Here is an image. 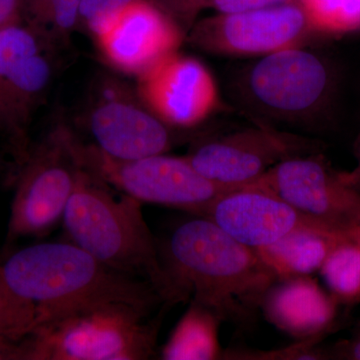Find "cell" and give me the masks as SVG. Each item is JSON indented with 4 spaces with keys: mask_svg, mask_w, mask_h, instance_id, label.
I'll use <instances>...</instances> for the list:
<instances>
[{
    "mask_svg": "<svg viewBox=\"0 0 360 360\" xmlns=\"http://www.w3.org/2000/svg\"><path fill=\"white\" fill-rule=\"evenodd\" d=\"M106 186L80 168L63 217L71 243L111 269L148 283L167 309L186 302L163 264L141 201L129 195L115 200Z\"/></svg>",
    "mask_w": 360,
    "mask_h": 360,
    "instance_id": "obj_3",
    "label": "cell"
},
{
    "mask_svg": "<svg viewBox=\"0 0 360 360\" xmlns=\"http://www.w3.org/2000/svg\"><path fill=\"white\" fill-rule=\"evenodd\" d=\"M248 186L276 196L330 229L347 232L359 222V189L315 153L281 161Z\"/></svg>",
    "mask_w": 360,
    "mask_h": 360,
    "instance_id": "obj_9",
    "label": "cell"
},
{
    "mask_svg": "<svg viewBox=\"0 0 360 360\" xmlns=\"http://www.w3.org/2000/svg\"><path fill=\"white\" fill-rule=\"evenodd\" d=\"M345 238V231L326 226H305L255 250L278 279L310 276L319 271L331 250Z\"/></svg>",
    "mask_w": 360,
    "mask_h": 360,
    "instance_id": "obj_17",
    "label": "cell"
},
{
    "mask_svg": "<svg viewBox=\"0 0 360 360\" xmlns=\"http://www.w3.org/2000/svg\"><path fill=\"white\" fill-rule=\"evenodd\" d=\"M355 225H359V226L360 227V217H359V222H357V224H355Z\"/></svg>",
    "mask_w": 360,
    "mask_h": 360,
    "instance_id": "obj_31",
    "label": "cell"
},
{
    "mask_svg": "<svg viewBox=\"0 0 360 360\" xmlns=\"http://www.w3.org/2000/svg\"><path fill=\"white\" fill-rule=\"evenodd\" d=\"M97 148L120 160L167 153L172 127L151 112L129 85L113 77L101 79L82 117Z\"/></svg>",
    "mask_w": 360,
    "mask_h": 360,
    "instance_id": "obj_10",
    "label": "cell"
},
{
    "mask_svg": "<svg viewBox=\"0 0 360 360\" xmlns=\"http://www.w3.org/2000/svg\"><path fill=\"white\" fill-rule=\"evenodd\" d=\"M80 0H30L32 20L28 25L52 45L70 39L78 26Z\"/></svg>",
    "mask_w": 360,
    "mask_h": 360,
    "instance_id": "obj_20",
    "label": "cell"
},
{
    "mask_svg": "<svg viewBox=\"0 0 360 360\" xmlns=\"http://www.w3.org/2000/svg\"><path fill=\"white\" fill-rule=\"evenodd\" d=\"M120 302L68 310L40 322L21 340L25 360H146L161 319Z\"/></svg>",
    "mask_w": 360,
    "mask_h": 360,
    "instance_id": "obj_4",
    "label": "cell"
},
{
    "mask_svg": "<svg viewBox=\"0 0 360 360\" xmlns=\"http://www.w3.org/2000/svg\"><path fill=\"white\" fill-rule=\"evenodd\" d=\"M329 295L338 304L360 302V245L345 238L331 250L321 269Z\"/></svg>",
    "mask_w": 360,
    "mask_h": 360,
    "instance_id": "obj_19",
    "label": "cell"
},
{
    "mask_svg": "<svg viewBox=\"0 0 360 360\" xmlns=\"http://www.w3.org/2000/svg\"><path fill=\"white\" fill-rule=\"evenodd\" d=\"M356 158L357 167L355 168L354 172H348L345 175H347V179L360 191V136L356 144Z\"/></svg>",
    "mask_w": 360,
    "mask_h": 360,
    "instance_id": "obj_28",
    "label": "cell"
},
{
    "mask_svg": "<svg viewBox=\"0 0 360 360\" xmlns=\"http://www.w3.org/2000/svg\"><path fill=\"white\" fill-rule=\"evenodd\" d=\"M135 0H80L78 26H84L94 40L115 25Z\"/></svg>",
    "mask_w": 360,
    "mask_h": 360,
    "instance_id": "obj_23",
    "label": "cell"
},
{
    "mask_svg": "<svg viewBox=\"0 0 360 360\" xmlns=\"http://www.w3.org/2000/svg\"><path fill=\"white\" fill-rule=\"evenodd\" d=\"M314 32H342L360 27V0H300Z\"/></svg>",
    "mask_w": 360,
    "mask_h": 360,
    "instance_id": "obj_21",
    "label": "cell"
},
{
    "mask_svg": "<svg viewBox=\"0 0 360 360\" xmlns=\"http://www.w3.org/2000/svg\"><path fill=\"white\" fill-rule=\"evenodd\" d=\"M200 217L212 220L253 250L272 245L302 227L326 226L303 217L276 196L248 186L222 194Z\"/></svg>",
    "mask_w": 360,
    "mask_h": 360,
    "instance_id": "obj_15",
    "label": "cell"
},
{
    "mask_svg": "<svg viewBox=\"0 0 360 360\" xmlns=\"http://www.w3.org/2000/svg\"><path fill=\"white\" fill-rule=\"evenodd\" d=\"M80 168L71 150L70 129L65 125H58L32 146L15 172L4 253L20 239L49 233L63 220Z\"/></svg>",
    "mask_w": 360,
    "mask_h": 360,
    "instance_id": "obj_7",
    "label": "cell"
},
{
    "mask_svg": "<svg viewBox=\"0 0 360 360\" xmlns=\"http://www.w3.org/2000/svg\"><path fill=\"white\" fill-rule=\"evenodd\" d=\"M35 321V305L16 295L0 271V335L21 341L34 328Z\"/></svg>",
    "mask_w": 360,
    "mask_h": 360,
    "instance_id": "obj_22",
    "label": "cell"
},
{
    "mask_svg": "<svg viewBox=\"0 0 360 360\" xmlns=\"http://www.w3.org/2000/svg\"><path fill=\"white\" fill-rule=\"evenodd\" d=\"M0 360H25L21 341L0 335Z\"/></svg>",
    "mask_w": 360,
    "mask_h": 360,
    "instance_id": "obj_27",
    "label": "cell"
},
{
    "mask_svg": "<svg viewBox=\"0 0 360 360\" xmlns=\"http://www.w3.org/2000/svg\"><path fill=\"white\" fill-rule=\"evenodd\" d=\"M206 1H207V0H195V4L198 9H200V7L205 6Z\"/></svg>",
    "mask_w": 360,
    "mask_h": 360,
    "instance_id": "obj_30",
    "label": "cell"
},
{
    "mask_svg": "<svg viewBox=\"0 0 360 360\" xmlns=\"http://www.w3.org/2000/svg\"><path fill=\"white\" fill-rule=\"evenodd\" d=\"M338 303L310 276L277 279L260 309L270 323L297 340L317 338L330 331Z\"/></svg>",
    "mask_w": 360,
    "mask_h": 360,
    "instance_id": "obj_16",
    "label": "cell"
},
{
    "mask_svg": "<svg viewBox=\"0 0 360 360\" xmlns=\"http://www.w3.org/2000/svg\"><path fill=\"white\" fill-rule=\"evenodd\" d=\"M314 32L300 0L248 11L220 14L198 21L188 40L208 53L260 56L304 45Z\"/></svg>",
    "mask_w": 360,
    "mask_h": 360,
    "instance_id": "obj_12",
    "label": "cell"
},
{
    "mask_svg": "<svg viewBox=\"0 0 360 360\" xmlns=\"http://www.w3.org/2000/svg\"><path fill=\"white\" fill-rule=\"evenodd\" d=\"M142 103L172 129H193L219 108V92L205 63L179 51L137 77Z\"/></svg>",
    "mask_w": 360,
    "mask_h": 360,
    "instance_id": "obj_13",
    "label": "cell"
},
{
    "mask_svg": "<svg viewBox=\"0 0 360 360\" xmlns=\"http://www.w3.org/2000/svg\"><path fill=\"white\" fill-rule=\"evenodd\" d=\"M315 151L316 146L311 139L258 123L250 129L200 141L186 156L206 179L243 187L281 161Z\"/></svg>",
    "mask_w": 360,
    "mask_h": 360,
    "instance_id": "obj_11",
    "label": "cell"
},
{
    "mask_svg": "<svg viewBox=\"0 0 360 360\" xmlns=\"http://www.w3.org/2000/svg\"><path fill=\"white\" fill-rule=\"evenodd\" d=\"M52 47L28 25L0 30V136L15 172L30 155L32 117L53 75Z\"/></svg>",
    "mask_w": 360,
    "mask_h": 360,
    "instance_id": "obj_8",
    "label": "cell"
},
{
    "mask_svg": "<svg viewBox=\"0 0 360 360\" xmlns=\"http://www.w3.org/2000/svg\"><path fill=\"white\" fill-rule=\"evenodd\" d=\"M328 352L329 359L360 360V328L349 340L336 343Z\"/></svg>",
    "mask_w": 360,
    "mask_h": 360,
    "instance_id": "obj_25",
    "label": "cell"
},
{
    "mask_svg": "<svg viewBox=\"0 0 360 360\" xmlns=\"http://www.w3.org/2000/svg\"><path fill=\"white\" fill-rule=\"evenodd\" d=\"M347 236H348V238L352 239V240H354L355 243L360 245V227L359 225H354V226L348 229L347 231Z\"/></svg>",
    "mask_w": 360,
    "mask_h": 360,
    "instance_id": "obj_29",
    "label": "cell"
},
{
    "mask_svg": "<svg viewBox=\"0 0 360 360\" xmlns=\"http://www.w3.org/2000/svg\"><path fill=\"white\" fill-rule=\"evenodd\" d=\"M0 271L16 295L35 305V326L98 303H125L148 315L165 305L148 283L111 269L71 243H39L9 253L0 262Z\"/></svg>",
    "mask_w": 360,
    "mask_h": 360,
    "instance_id": "obj_2",
    "label": "cell"
},
{
    "mask_svg": "<svg viewBox=\"0 0 360 360\" xmlns=\"http://www.w3.org/2000/svg\"><path fill=\"white\" fill-rule=\"evenodd\" d=\"M333 86L328 61L304 45L260 56L240 77L241 94L253 110L300 127L310 124L323 110Z\"/></svg>",
    "mask_w": 360,
    "mask_h": 360,
    "instance_id": "obj_6",
    "label": "cell"
},
{
    "mask_svg": "<svg viewBox=\"0 0 360 360\" xmlns=\"http://www.w3.org/2000/svg\"><path fill=\"white\" fill-rule=\"evenodd\" d=\"M290 1L293 0H207L205 6L212 7L217 13L229 14L258 11Z\"/></svg>",
    "mask_w": 360,
    "mask_h": 360,
    "instance_id": "obj_24",
    "label": "cell"
},
{
    "mask_svg": "<svg viewBox=\"0 0 360 360\" xmlns=\"http://www.w3.org/2000/svg\"><path fill=\"white\" fill-rule=\"evenodd\" d=\"M160 257L187 300L191 297L239 328L255 323L264 295L278 279L257 250L205 217L179 225Z\"/></svg>",
    "mask_w": 360,
    "mask_h": 360,
    "instance_id": "obj_1",
    "label": "cell"
},
{
    "mask_svg": "<svg viewBox=\"0 0 360 360\" xmlns=\"http://www.w3.org/2000/svg\"><path fill=\"white\" fill-rule=\"evenodd\" d=\"M222 321L213 310L191 300L168 338L161 359L165 360H214L224 359L219 328Z\"/></svg>",
    "mask_w": 360,
    "mask_h": 360,
    "instance_id": "obj_18",
    "label": "cell"
},
{
    "mask_svg": "<svg viewBox=\"0 0 360 360\" xmlns=\"http://www.w3.org/2000/svg\"><path fill=\"white\" fill-rule=\"evenodd\" d=\"M184 37L182 26L169 14L148 0H135L96 42L108 65L139 77L179 51Z\"/></svg>",
    "mask_w": 360,
    "mask_h": 360,
    "instance_id": "obj_14",
    "label": "cell"
},
{
    "mask_svg": "<svg viewBox=\"0 0 360 360\" xmlns=\"http://www.w3.org/2000/svg\"><path fill=\"white\" fill-rule=\"evenodd\" d=\"M21 0H0V30L21 23Z\"/></svg>",
    "mask_w": 360,
    "mask_h": 360,
    "instance_id": "obj_26",
    "label": "cell"
},
{
    "mask_svg": "<svg viewBox=\"0 0 360 360\" xmlns=\"http://www.w3.org/2000/svg\"><path fill=\"white\" fill-rule=\"evenodd\" d=\"M70 146L80 167L106 186L115 187L141 203L170 206L202 217L222 194L241 188L206 179L187 156L162 153L120 160L106 155L92 143H84L72 131Z\"/></svg>",
    "mask_w": 360,
    "mask_h": 360,
    "instance_id": "obj_5",
    "label": "cell"
}]
</instances>
